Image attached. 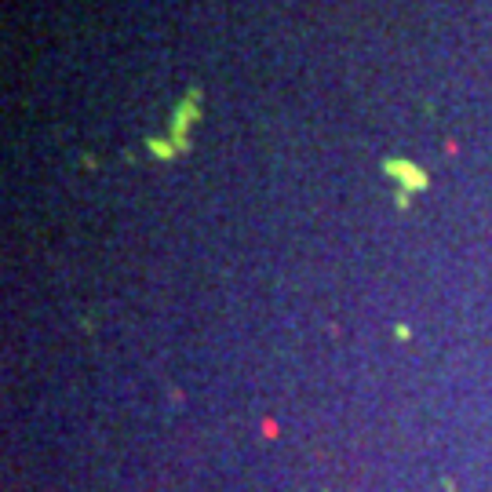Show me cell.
Wrapping results in <instances>:
<instances>
[{
	"instance_id": "6da1fadb",
	"label": "cell",
	"mask_w": 492,
	"mask_h": 492,
	"mask_svg": "<svg viewBox=\"0 0 492 492\" xmlns=\"http://www.w3.org/2000/svg\"><path fill=\"white\" fill-rule=\"evenodd\" d=\"M197 113H201V92L193 88V92L179 102V110H175V117H172V135L179 146H186V124L197 121Z\"/></svg>"
}]
</instances>
